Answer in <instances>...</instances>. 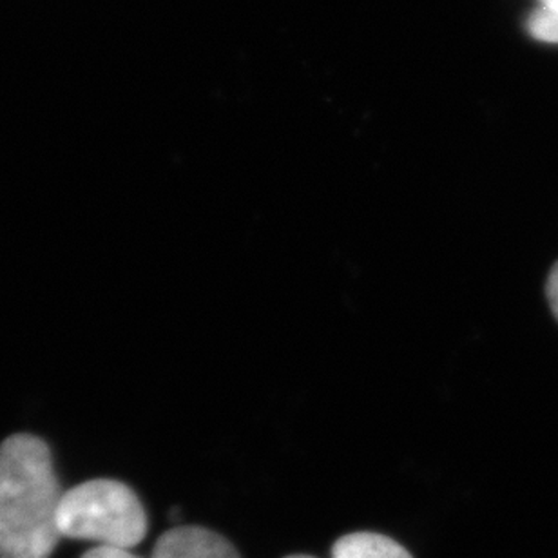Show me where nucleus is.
Returning <instances> with one entry per match:
<instances>
[{
	"label": "nucleus",
	"mask_w": 558,
	"mask_h": 558,
	"mask_svg": "<svg viewBox=\"0 0 558 558\" xmlns=\"http://www.w3.org/2000/svg\"><path fill=\"white\" fill-rule=\"evenodd\" d=\"M150 558H240L227 538L207 527L178 526L163 533Z\"/></svg>",
	"instance_id": "7ed1b4c3"
},
{
	"label": "nucleus",
	"mask_w": 558,
	"mask_h": 558,
	"mask_svg": "<svg viewBox=\"0 0 558 558\" xmlns=\"http://www.w3.org/2000/svg\"><path fill=\"white\" fill-rule=\"evenodd\" d=\"M57 527L60 537L131 551L147 535V513L128 484L95 478L62 494Z\"/></svg>",
	"instance_id": "f03ea898"
},
{
	"label": "nucleus",
	"mask_w": 558,
	"mask_h": 558,
	"mask_svg": "<svg viewBox=\"0 0 558 558\" xmlns=\"http://www.w3.org/2000/svg\"><path fill=\"white\" fill-rule=\"evenodd\" d=\"M48 445L32 434L0 445V558H49L62 499Z\"/></svg>",
	"instance_id": "f257e3e1"
},
{
	"label": "nucleus",
	"mask_w": 558,
	"mask_h": 558,
	"mask_svg": "<svg viewBox=\"0 0 558 558\" xmlns=\"http://www.w3.org/2000/svg\"><path fill=\"white\" fill-rule=\"evenodd\" d=\"M332 558H414L409 549L381 533H349L332 546Z\"/></svg>",
	"instance_id": "20e7f679"
},
{
	"label": "nucleus",
	"mask_w": 558,
	"mask_h": 558,
	"mask_svg": "<svg viewBox=\"0 0 558 558\" xmlns=\"http://www.w3.org/2000/svg\"><path fill=\"white\" fill-rule=\"evenodd\" d=\"M554 2H558V0H544V4H554Z\"/></svg>",
	"instance_id": "1a4fd4ad"
},
{
	"label": "nucleus",
	"mask_w": 558,
	"mask_h": 558,
	"mask_svg": "<svg viewBox=\"0 0 558 558\" xmlns=\"http://www.w3.org/2000/svg\"><path fill=\"white\" fill-rule=\"evenodd\" d=\"M81 558H140L136 555L131 554L130 549H117V548H104V546H97V548L89 549L86 554L82 555Z\"/></svg>",
	"instance_id": "423d86ee"
},
{
	"label": "nucleus",
	"mask_w": 558,
	"mask_h": 558,
	"mask_svg": "<svg viewBox=\"0 0 558 558\" xmlns=\"http://www.w3.org/2000/svg\"><path fill=\"white\" fill-rule=\"evenodd\" d=\"M530 33L543 43L558 44V2L544 4L530 16Z\"/></svg>",
	"instance_id": "39448f33"
},
{
	"label": "nucleus",
	"mask_w": 558,
	"mask_h": 558,
	"mask_svg": "<svg viewBox=\"0 0 558 558\" xmlns=\"http://www.w3.org/2000/svg\"><path fill=\"white\" fill-rule=\"evenodd\" d=\"M548 300L551 311L558 319V264L555 265L548 278Z\"/></svg>",
	"instance_id": "0eeeda50"
},
{
	"label": "nucleus",
	"mask_w": 558,
	"mask_h": 558,
	"mask_svg": "<svg viewBox=\"0 0 558 558\" xmlns=\"http://www.w3.org/2000/svg\"><path fill=\"white\" fill-rule=\"evenodd\" d=\"M284 558H316V557H311V555H290V557H284Z\"/></svg>",
	"instance_id": "6e6552de"
}]
</instances>
